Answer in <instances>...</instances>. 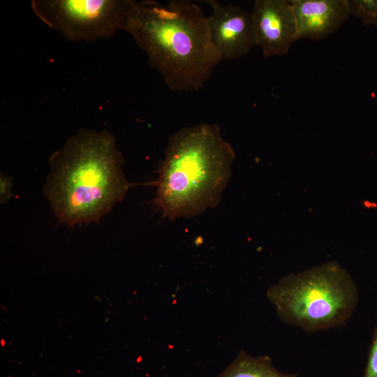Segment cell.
Returning <instances> with one entry per match:
<instances>
[{
	"label": "cell",
	"mask_w": 377,
	"mask_h": 377,
	"mask_svg": "<svg viewBox=\"0 0 377 377\" xmlns=\"http://www.w3.org/2000/svg\"><path fill=\"white\" fill-rule=\"evenodd\" d=\"M126 32L174 92L202 89L222 61L209 16L192 1H135Z\"/></svg>",
	"instance_id": "cell-1"
},
{
	"label": "cell",
	"mask_w": 377,
	"mask_h": 377,
	"mask_svg": "<svg viewBox=\"0 0 377 377\" xmlns=\"http://www.w3.org/2000/svg\"><path fill=\"white\" fill-rule=\"evenodd\" d=\"M50 163L45 195L59 221L71 227L98 222L129 187L122 155L105 131L80 130Z\"/></svg>",
	"instance_id": "cell-2"
},
{
	"label": "cell",
	"mask_w": 377,
	"mask_h": 377,
	"mask_svg": "<svg viewBox=\"0 0 377 377\" xmlns=\"http://www.w3.org/2000/svg\"><path fill=\"white\" fill-rule=\"evenodd\" d=\"M235 156L215 124L184 127L170 136L154 202L163 217L188 218L219 203Z\"/></svg>",
	"instance_id": "cell-3"
},
{
	"label": "cell",
	"mask_w": 377,
	"mask_h": 377,
	"mask_svg": "<svg viewBox=\"0 0 377 377\" xmlns=\"http://www.w3.org/2000/svg\"><path fill=\"white\" fill-rule=\"evenodd\" d=\"M266 297L283 323L315 332L345 325L360 295L350 275L330 263L281 279Z\"/></svg>",
	"instance_id": "cell-4"
},
{
	"label": "cell",
	"mask_w": 377,
	"mask_h": 377,
	"mask_svg": "<svg viewBox=\"0 0 377 377\" xmlns=\"http://www.w3.org/2000/svg\"><path fill=\"white\" fill-rule=\"evenodd\" d=\"M134 0H31L48 27L72 42H92L126 31Z\"/></svg>",
	"instance_id": "cell-5"
},
{
	"label": "cell",
	"mask_w": 377,
	"mask_h": 377,
	"mask_svg": "<svg viewBox=\"0 0 377 377\" xmlns=\"http://www.w3.org/2000/svg\"><path fill=\"white\" fill-rule=\"evenodd\" d=\"M251 14L256 45L265 57L286 54L298 40L290 0H256Z\"/></svg>",
	"instance_id": "cell-6"
},
{
	"label": "cell",
	"mask_w": 377,
	"mask_h": 377,
	"mask_svg": "<svg viewBox=\"0 0 377 377\" xmlns=\"http://www.w3.org/2000/svg\"><path fill=\"white\" fill-rule=\"evenodd\" d=\"M212 42L221 60H234L247 54L256 45L251 12L233 4L207 0Z\"/></svg>",
	"instance_id": "cell-7"
},
{
	"label": "cell",
	"mask_w": 377,
	"mask_h": 377,
	"mask_svg": "<svg viewBox=\"0 0 377 377\" xmlns=\"http://www.w3.org/2000/svg\"><path fill=\"white\" fill-rule=\"evenodd\" d=\"M297 39L322 40L336 32L350 15L348 0H290Z\"/></svg>",
	"instance_id": "cell-8"
},
{
	"label": "cell",
	"mask_w": 377,
	"mask_h": 377,
	"mask_svg": "<svg viewBox=\"0 0 377 377\" xmlns=\"http://www.w3.org/2000/svg\"><path fill=\"white\" fill-rule=\"evenodd\" d=\"M217 377H297L283 373L272 364L268 356H252L240 351L233 362Z\"/></svg>",
	"instance_id": "cell-9"
},
{
	"label": "cell",
	"mask_w": 377,
	"mask_h": 377,
	"mask_svg": "<svg viewBox=\"0 0 377 377\" xmlns=\"http://www.w3.org/2000/svg\"><path fill=\"white\" fill-rule=\"evenodd\" d=\"M350 13L364 25L377 28V0H348Z\"/></svg>",
	"instance_id": "cell-10"
},
{
	"label": "cell",
	"mask_w": 377,
	"mask_h": 377,
	"mask_svg": "<svg viewBox=\"0 0 377 377\" xmlns=\"http://www.w3.org/2000/svg\"><path fill=\"white\" fill-rule=\"evenodd\" d=\"M363 377H377V320Z\"/></svg>",
	"instance_id": "cell-11"
},
{
	"label": "cell",
	"mask_w": 377,
	"mask_h": 377,
	"mask_svg": "<svg viewBox=\"0 0 377 377\" xmlns=\"http://www.w3.org/2000/svg\"><path fill=\"white\" fill-rule=\"evenodd\" d=\"M12 178L1 173L0 175V201L1 203L8 202L13 196Z\"/></svg>",
	"instance_id": "cell-12"
}]
</instances>
